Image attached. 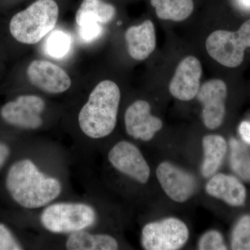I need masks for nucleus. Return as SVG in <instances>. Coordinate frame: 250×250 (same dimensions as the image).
Instances as JSON below:
<instances>
[{
	"mask_svg": "<svg viewBox=\"0 0 250 250\" xmlns=\"http://www.w3.org/2000/svg\"><path fill=\"white\" fill-rule=\"evenodd\" d=\"M6 187L16 203L30 209L45 207L62 192L58 179L46 177L29 159L18 161L11 166Z\"/></svg>",
	"mask_w": 250,
	"mask_h": 250,
	"instance_id": "obj_1",
	"label": "nucleus"
},
{
	"mask_svg": "<svg viewBox=\"0 0 250 250\" xmlns=\"http://www.w3.org/2000/svg\"><path fill=\"white\" fill-rule=\"evenodd\" d=\"M120 101L121 90L116 83L110 80L99 83L79 114L82 132L93 139L111 134L116 127Z\"/></svg>",
	"mask_w": 250,
	"mask_h": 250,
	"instance_id": "obj_2",
	"label": "nucleus"
},
{
	"mask_svg": "<svg viewBox=\"0 0 250 250\" xmlns=\"http://www.w3.org/2000/svg\"><path fill=\"white\" fill-rule=\"evenodd\" d=\"M59 15V5L55 0H36L12 18L10 32L18 42L37 43L53 30Z\"/></svg>",
	"mask_w": 250,
	"mask_h": 250,
	"instance_id": "obj_3",
	"label": "nucleus"
},
{
	"mask_svg": "<svg viewBox=\"0 0 250 250\" xmlns=\"http://www.w3.org/2000/svg\"><path fill=\"white\" fill-rule=\"evenodd\" d=\"M93 207L82 203H57L46 207L41 215L42 226L56 233H73L84 230L95 223Z\"/></svg>",
	"mask_w": 250,
	"mask_h": 250,
	"instance_id": "obj_4",
	"label": "nucleus"
},
{
	"mask_svg": "<svg viewBox=\"0 0 250 250\" xmlns=\"http://www.w3.org/2000/svg\"><path fill=\"white\" fill-rule=\"evenodd\" d=\"M250 47V20L236 32L217 30L206 41V49L212 59L228 67L239 66L244 59L245 51Z\"/></svg>",
	"mask_w": 250,
	"mask_h": 250,
	"instance_id": "obj_5",
	"label": "nucleus"
},
{
	"mask_svg": "<svg viewBox=\"0 0 250 250\" xmlns=\"http://www.w3.org/2000/svg\"><path fill=\"white\" fill-rule=\"evenodd\" d=\"M189 230L178 218H167L145 225L141 244L146 250H177L185 246Z\"/></svg>",
	"mask_w": 250,
	"mask_h": 250,
	"instance_id": "obj_6",
	"label": "nucleus"
},
{
	"mask_svg": "<svg viewBox=\"0 0 250 250\" xmlns=\"http://www.w3.org/2000/svg\"><path fill=\"white\" fill-rule=\"evenodd\" d=\"M156 173L163 190L173 201L184 203L195 195L197 179L190 172L164 161L158 166Z\"/></svg>",
	"mask_w": 250,
	"mask_h": 250,
	"instance_id": "obj_7",
	"label": "nucleus"
},
{
	"mask_svg": "<svg viewBox=\"0 0 250 250\" xmlns=\"http://www.w3.org/2000/svg\"><path fill=\"white\" fill-rule=\"evenodd\" d=\"M108 159L115 169L139 183H147L150 168L139 148L128 141L117 143L108 152Z\"/></svg>",
	"mask_w": 250,
	"mask_h": 250,
	"instance_id": "obj_8",
	"label": "nucleus"
},
{
	"mask_svg": "<svg viewBox=\"0 0 250 250\" xmlns=\"http://www.w3.org/2000/svg\"><path fill=\"white\" fill-rule=\"evenodd\" d=\"M44 100L36 95H21L14 101L6 103L1 115L6 123L18 127L36 129L42 124L41 113L44 111Z\"/></svg>",
	"mask_w": 250,
	"mask_h": 250,
	"instance_id": "obj_9",
	"label": "nucleus"
},
{
	"mask_svg": "<svg viewBox=\"0 0 250 250\" xmlns=\"http://www.w3.org/2000/svg\"><path fill=\"white\" fill-rule=\"evenodd\" d=\"M227 95L226 83L220 80L208 81L200 87L196 97L203 107L202 117L206 127L215 129L223 124Z\"/></svg>",
	"mask_w": 250,
	"mask_h": 250,
	"instance_id": "obj_10",
	"label": "nucleus"
},
{
	"mask_svg": "<svg viewBox=\"0 0 250 250\" xmlns=\"http://www.w3.org/2000/svg\"><path fill=\"white\" fill-rule=\"evenodd\" d=\"M27 72L29 82L45 93H62L71 86V80L67 72L47 61H33Z\"/></svg>",
	"mask_w": 250,
	"mask_h": 250,
	"instance_id": "obj_11",
	"label": "nucleus"
},
{
	"mask_svg": "<svg viewBox=\"0 0 250 250\" xmlns=\"http://www.w3.org/2000/svg\"><path fill=\"white\" fill-rule=\"evenodd\" d=\"M125 124L129 136L143 141H151L163 127L162 121L152 116L150 105L145 100H137L126 108Z\"/></svg>",
	"mask_w": 250,
	"mask_h": 250,
	"instance_id": "obj_12",
	"label": "nucleus"
},
{
	"mask_svg": "<svg viewBox=\"0 0 250 250\" xmlns=\"http://www.w3.org/2000/svg\"><path fill=\"white\" fill-rule=\"evenodd\" d=\"M202 73L200 61L192 56L186 57L179 64L171 80L169 85L171 95L184 102L195 98L200 88Z\"/></svg>",
	"mask_w": 250,
	"mask_h": 250,
	"instance_id": "obj_13",
	"label": "nucleus"
},
{
	"mask_svg": "<svg viewBox=\"0 0 250 250\" xmlns=\"http://www.w3.org/2000/svg\"><path fill=\"white\" fill-rule=\"evenodd\" d=\"M205 189L210 196L223 200L231 207H241L246 203V187L233 176L214 174L207 182Z\"/></svg>",
	"mask_w": 250,
	"mask_h": 250,
	"instance_id": "obj_14",
	"label": "nucleus"
},
{
	"mask_svg": "<svg viewBox=\"0 0 250 250\" xmlns=\"http://www.w3.org/2000/svg\"><path fill=\"white\" fill-rule=\"evenodd\" d=\"M125 40L130 57L136 61L145 60L155 49L154 24L147 20L139 26L129 27L125 32Z\"/></svg>",
	"mask_w": 250,
	"mask_h": 250,
	"instance_id": "obj_15",
	"label": "nucleus"
},
{
	"mask_svg": "<svg viewBox=\"0 0 250 250\" xmlns=\"http://www.w3.org/2000/svg\"><path fill=\"white\" fill-rule=\"evenodd\" d=\"M204 160L201 167L202 176L211 177L223 164L228 152V143L223 136L217 134L207 135L202 139Z\"/></svg>",
	"mask_w": 250,
	"mask_h": 250,
	"instance_id": "obj_16",
	"label": "nucleus"
},
{
	"mask_svg": "<svg viewBox=\"0 0 250 250\" xmlns=\"http://www.w3.org/2000/svg\"><path fill=\"white\" fill-rule=\"evenodd\" d=\"M114 6L102 0H83L77 11L75 21L77 26L86 23L108 24L116 16Z\"/></svg>",
	"mask_w": 250,
	"mask_h": 250,
	"instance_id": "obj_17",
	"label": "nucleus"
},
{
	"mask_svg": "<svg viewBox=\"0 0 250 250\" xmlns=\"http://www.w3.org/2000/svg\"><path fill=\"white\" fill-rule=\"evenodd\" d=\"M69 250H116L118 241L107 234H93L80 230L71 233L65 243Z\"/></svg>",
	"mask_w": 250,
	"mask_h": 250,
	"instance_id": "obj_18",
	"label": "nucleus"
},
{
	"mask_svg": "<svg viewBox=\"0 0 250 250\" xmlns=\"http://www.w3.org/2000/svg\"><path fill=\"white\" fill-rule=\"evenodd\" d=\"M158 17L165 21L181 22L191 15L194 9L192 0H151Z\"/></svg>",
	"mask_w": 250,
	"mask_h": 250,
	"instance_id": "obj_19",
	"label": "nucleus"
},
{
	"mask_svg": "<svg viewBox=\"0 0 250 250\" xmlns=\"http://www.w3.org/2000/svg\"><path fill=\"white\" fill-rule=\"evenodd\" d=\"M229 163L233 172L242 179L250 182V151L236 139L229 141Z\"/></svg>",
	"mask_w": 250,
	"mask_h": 250,
	"instance_id": "obj_20",
	"label": "nucleus"
},
{
	"mask_svg": "<svg viewBox=\"0 0 250 250\" xmlns=\"http://www.w3.org/2000/svg\"><path fill=\"white\" fill-rule=\"evenodd\" d=\"M72 38L62 30L52 31L44 45V50L52 58L62 59L70 53L72 48Z\"/></svg>",
	"mask_w": 250,
	"mask_h": 250,
	"instance_id": "obj_21",
	"label": "nucleus"
},
{
	"mask_svg": "<svg viewBox=\"0 0 250 250\" xmlns=\"http://www.w3.org/2000/svg\"><path fill=\"white\" fill-rule=\"evenodd\" d=\"M233 250H250V215H243L237 222L231 233Z\"/></svg>",
	"mask_w": 250,
	"mask_h": 250,
	"instance_id": "obj_22",
	"label": "nucleus"
},
{
	"mask_svg": "<svg viewBox=\"0 0 250 250\" xmlns=\"http://www.w3.org/2000/svg\"><path fill=\"white\" fill-rule=\"evenodd\" d=\"M198 249L200 250H228L224 242L223 235L216 230H210L204 233L198 243Z\"/></svg>",
	"mask_w": 250,
	"mask_h": 250,
	"instance_id": "obj_23",
	"label": "nucleus"
},
{
	"mask_svg": "<svg viewBox=\"0 0 250 250\" xmlns=\"http://www.w3.org/2000/svg\"><path fill=\"white\" fill-rule=\"evenodd\" d=\"M103 32V25L94 23H86L78 26V33L81 40L85 42H91L98 39Z\"/></svg>",
	"mask_w": 250,
	"mask_h": 250,
	"instance_id": "obj_24",
	"label": "nucleus"
},
{
	"mask_svg": "<svg viewBox=\"0 0 250 250\" xmlns=\"http://www.w3.org/2000/svg\"><path fill=\"white\" fill-rule=\"evenodd\" d=\"M22 246L9 229L0 223V250H21Z\"/></svg>",
	"mask_w": 250,
	"mask_h": 250,
	"instance_id": "obj_25",
	"label": "nucleus"
},
{
	"mask_svg": "<svg viewBox=\"0 0 250 250\" xmlns=\"http://www.w3.org/2000/svg\"><path fill=\"white\" fill-rule=\"evenodd\" d=\"M239 134L241 139L247 144L250 145V123L248 121L242 122L239 126Z\"/></svg>",
	"mask_w": 250,
	"mask_h": 250,
	"instance_id": "obj_26",
	"label": "nucleus"
},
{
	"mask_svg": "<svg viewBox=\"0 0 250 250\" xmlns=\"http://www.w3.org/2000/svg\"><path fill=\"white\" fill-rule=\"evenodd\" d=\"M10 155L9 147L4 143L0 142V169L4 165Z\"/></svg>",
	"mask_w": 250,
	"mask_h": 250,
	"instance_id": "obj_27",
	"label": "nucleus"
},
{
	"mask_svg": "<svg viewBox=\"0 0 250 250\" xmlns=\"http://www.w3.org/2000/svg\"><path fill=\"white\" fill-rule=\"evenodd\" d=\"M242 6L250 9V0H240Z\"/></svg>",
	"mask_w": 250,
	"mask_h": 250,
	"instance_id": "obj_28",
	"label": "nucleus"
}]
</instances>
